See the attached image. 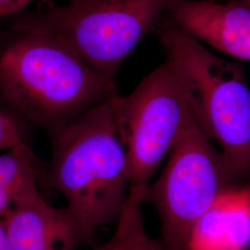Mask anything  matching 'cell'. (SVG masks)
<instances>
[{"label": "cell", "instance_id": "4fadbf2b", "mask_svg": "<svg viewBox=\"0 0 250 250\" xmlns=\"http://www.w3.org/2000/svg\"><path fill=\"white\" fill-rule=\"evenodd\" d=\"M15 208L13 195L0 186V219L6 218Z\"/></svg>", "mask_w": 250, "mask_h": 250}, {"label": "cell", "instance_id": "8992f818", "mask_svg": "<svg viewBox=\"0 0 250 250\" xmlns=\"http://www.w3.org/2000/svg\"><path fill=\"white\" fill-rule=\"evenodd\" d=\"M115 104L118 128L129 161L130 193L141 198L144 189L177 143L190 112L166 62L128 96L117 95Z\"/></svg>", "mask_w": 250, "mask_h": 250}, {"label": "cell", "instance_id": "7a4b0ae2", "mask_svg": "<svg viewBox=\"0 0 250 250\" xmlns=\"http://www.w3.org/2000/svg\"><path fill=\"white\" fill-rule=\"evenodd\" d=\"M116 96L50 135L49 182L66 199L84 245L92 244L99 227L118 220L130 192Z\"/></svg>", "mask_w": 250, "mask_h": 250}, {"label": "cell", "instance_id": "277c9868", "mask_svg": "<svg viewBox=\"0 0 250 250\" xmlns=\"http://www.w3.org/2000/svg\"><path fill=\"white\" fill-rule=\"evenodd\" d=\"M170 0H84L55 7L21 29L44 33L68 45L110 80L145 36L157 29Z\"/></svg>", "mask_w": 250, "mask_h": 250}, {"label": "cell", "instance_id": "9c48e42d", "mask_svg": "<svg viewBox=\"0 0 250 250\" xmlns=\"http://www.w3.org/2000/svg\"><path fill=\"white\" fill-rule=\"evenodd\" d=\"M250 246V181L230 186L198 220L190 250H246Z\"/></svg>", "mask_w": 250, "mask_h": 250}, {"label": "cell", "instance_id": "52a82bcc", "mask_svg": "<svg viewBox=\"0 0 250 250\" xmlns=\"http://www.w3.org/2000/svg\"><path fill=\"white\" fill-rule=\"evenodd\" d=\"M167 12L176 26L198 42L250 61V6L246 2L170 0Z\"/></svg>", "mask_w": 250, "mask_h": 250}, {"label": "cell", "instance_id": "5bb4252c", "mask_svg": "<svg viewBox=\"0 0 250 250\" xmlns=\"http://www.w3.org/2000/svg\"><path fill=\"white\" fill-rule=\"evenodd\" d=\"M0 250H10L6 229L1 219H0Z\"/></svg>", "mask_w": 250, "mask_h": 250}, {"label": "cell", "instance_id": "6da1fadb", "mask_svg": "<svg viewBox=\"0 0 250 250\" xmlns=\"http://www.w3.org/2000/svg\"><path fill=\"white\" fill-rule=\"evenodd\" d=\"M116 95L115 81L44 33L21 29L0 56L1 99L49 135Z\"/></svg>", "mask_w": 250, "mask_h": 250}, {"label": "cell", "instance_id": "ba28073f", "mask_svg": "<svg viewBox=\"0 0 250 250\" xmlns=\"http://www.w3.org/2000/svg\"><path fill=\"white\" fill-rule=\"evenodd\" d=\"M1 220L10 250H75L84 245L80 226L69 208L50 205L40 192Z\"/></svg>", "mask_w": 250, "mask_h": 250}, {"label": "cell", "instance_id": "5b68a950", "mask_svg": "<svg viewBox=\"0 0 250 250\" xmlns=\"http://www.w3.org/2000/svg\"><path fill=\"white\" fill-rule=\"evenodd\" d=\"M222 153L190 116L163 170L141 195L157 211L166 250H190L198 220L227 187L232 186Z\"/></svg>", "mask_w": 250, "mask_h": 250}, {"label": "cell", "instance_id": "9a60e30c", "mask_svg": "<svg viewBox=\"0 0 250 250\" xmlns=\"http://www.w3.org/2000/svg\"><path fill=\"white\" fill-rule=\"evenodd\" d=\"M81 1H84V0H68L69 3H76V2H81Z\"/></svg>", "mask_w": 250, "mask_h": 250}, {"label": "cell", "instance_id": "8fae6325", "mask_svg": "<svg viewBox=\"0 0 250 250\" xmlns=\"http://www.w3.org/2000/svg\"><path fill=\"white\" fill-rule=\"evenodd\" d=\"M24 143V134L18 121L0 109V152L9 151Z\"/></svg>", "mask_w": 250, "mask_h": 250}, {"label": "cell", "instance_id": "3957f363", "mask_svg": "<svg viewBox=\"0 0 250 250\" xmlns=\"http://www.w3.org/2000/svg\"><path fill=\"white\" fill-rule=\"evenodd\" d=\"M160 38L198 128L216 142L232 184L250 175V90L240 67L209 51L173 22Z\"/></svg>", "mask_w": 250, "mask_h": 250}, {"label": "cell", "instance_id": "30bf717a", "mask_svg": "<svg viewBox=\"0 0 250 250\" xmlns=\"http://www.w3.org/2000/svg\"><path fill=\"white\" fill-rule=\"evenodd\" d=\"M142 201L129 193L117 220L113 235L109 238L115 250H166L159 239L151 237L145 228L141 211Z\"/></svg>", "mask_w": 250, "mask_h": 250}, {"label": "cell", "instance_id": "7c38bea8", "mask_svg": "<svg viewBox=\"0 0 250 250\" xmlns=\"http://www.w3.org/2000/svg\"><path fill=\"white\" fill-rule=\"evenodd\" d=\"M34 0H0V16L10 15L24 9Z\"/></svg>", "mask_w": 250, "mask_h": 250}, {"label": "cell", "instance_id": "2e32d148", "mask_svg": "<svg viewBox=\"0 0 250 250\" xmlns=\"http://www.w3.org/2000/svg\"><path fill=\"white\" fill-rule=\"evenodd\" d=\"M242 1H244V2H246L247 4H249L250 6V0H242Z\"/></svg>", "mask_w": 250, "mask_h": 250}]
</instances>
